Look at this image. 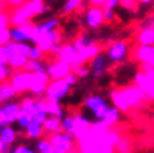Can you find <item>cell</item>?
<instances>
[{
    "instance_id": "cell-12",
    "label": "cell",
    "mask_w": 154,
    "mask_h": 153,
    "mask_svg": "<svg viewBox=\"0 0 154 153\" xmlns=\"http://www.w3.org/2000/svg\"><path fill=\"white\" fill-rule=\"evenodd\" d=\"M32 79H33L32 72H28L26 70H17L12 73L10 79V83L17 91V93H25L29 91Z\"/></svg>"
},
{
    "instance_id": "cell-41",
    "label": "cell",
    "mask_w": 154,
    "mask_h": 153,
    "mask_svg": "<svg viewBox=\"0 0 154 153\" xmlns=\"http://www.w3.org/2000/svg\"><path fill=\"white\" fill-rule=\"evenodd\" d=\"M5 124L4 121V115H3V104H0V127H3Z\"/></svg>"
},
{
    "instance_id": "cell-33",
    "label": "cell",
    "mask_w": 154,
    "mask_h": 153,
    "mask_svg": "<svg viewBox=\"0 0 154 153\" xmlns=\"http://www.w3.org/2000/svg\"><path fill=\"white\" fill-rule=\"evenodd\" d=\"M72 71L79 76V77H86L89 73V69H88V65H86L85 63H80L75 66H72Z\"/></svg>"
},
{
    "instance_id": "cell-10",
    "label": "cell",
    "mask_w": 154,
    "mask_h": 153,
    "mask_svg": "<svg viewBox=\"0 0 154 153\" xmlns=\"http://www.w3.org/2000/svg\"><path fill=\"white\" fill-rule=\"evenodd\" d=\"M10 41L17 43H33L34 36V26L32 23H22V25H11L9 27Z\"/></svg>"
},
{
    "instance_id": "cell-31",
    "label": "cell",
    "mask_w": 154,
    "mask_h": 153,
    "mask_svg": "<svg viewBox=\"0 0 154 153\" xmlns=\"http://www.w3.org/2000/svg\"><path fill=\"white\" fill-rule=\"evenodd\" d=\"M14 72H15V70L9 64H2L0 63V82L10 81Z\"/></svg>"
},
{
    "instance_id": "cell-24",
    "label": "cell",
    "mask_w": 154,
    "mask_h": 153,
    "mask_svg": "<svg viewBox=\"0 0 154 153\" xmlns=\"http://www.w3.org/2000/svg\"><path fill=\"white\" fill-rule=\"evenodd\" d=\"M60 124H61V131L67 132V133H76V115H70V114H65L64 117L60 118Z\"/></svg>"
},
{
    "instance_id": "cell-36",
    "label": "cell",
    "mask_w": 154,
    "mask_h": 153,
    "mask_svg": "<svg viewBox=\"0 0 154 153\" xmlns=\"http://www.w3.org/2000/svg\"><path fill=\"white\" fill-rule=\"evenodd\" d=\"M103 14H104V21L105 22H112L115 18H116V11L111 10V9H103Z\"/></svg>"
},
{
    "instance_id": "cell-19",
    "label": "cell",
    "mask_w": 154,
    "mask_h": 153,
    "mask_svg": "<svg viewBox=\"0 0 154 153\" xmlns=\"http://www.w3.org/2000/svg\"><path fill=\"white\" fill-rule=\"evenodd\" d=\"M136 82L141 88V91H143L152 99H154V76L152 73L138 75Z\"/></svg>"
},
{
    "instance_id": "cell-26",
    "label": "cell",
    "mask_w": 154,
    "mask_h": 153,
    "mask_svg": "<svg viewBox=\"0 0 154 153\" xmlns=\"http://www.w3.org/2000/svg\"><path fill=\"white\" fill-rule=\"evenodd\" d=\"M34 149L37 151V153H50L54 148L49 137H41L35 140Z\"/></svg>"
},
{
    "instance_id": "cell-35",
    "label": "cell",
    "mask_w": 154,
    "mask_h": 153,
    "mask_svg": "<svg viewBox=\"0 0 154 153\" xmlns=\"http://www.w3.org/2000/svg\"><path fill=\"white\" fill-rule=\"evenodd\" d=\"M79 76H77L73 71H71V72H69L65 77H64V80L66 81V83L67 85H70L71 87H73V86H76L77 85V82H79Z\"/></svg>"
},
{
    "instance_id": "cell-37",
    "label": "cell",
    "mask_w": 154,
    "mask_h": 153,
    "mask_svg": "<svg viewBox=\"0 0 154 153\" xmlns=\"http://www.w3.org/2000/svg\"><path fill=\"white\" fill-rule=\"evenodd\" d=\"M121 5V0H106L103 4V9H111L115 10Z\"/></svg>"
},
{
    "instance_id": "cell-4",
    "label": "cell",
    "mask_w": 154,
    "mask_h": 153,
    "mask_svg": "<svg viewBox=\"0 0 154 153\" xmlns=\"http://www.w3.org/2000/svg\"><path fill=\"white\" fill-rule=\"evenodd\" d=\"M43 6H44V0H27L23 5H21L14 11L11 16V23L12 25L28 23L33 17H35L41 12Z\"/></svg>"
},
{
    "instance_id": "cell-8",
    "label": "cell",
    "mask_w": 154,
    "mask_h": 153,
    "mask_svg": "<svg viewBox=\"0 0 154 153\" xmlns=\"http://www.w3.org/2000/svg\"><path fill=\"white\" fill-rule=\"evenodd\" d=\"M71 86L66 83V81L64 79H57V80H50L45 93H44V98L47 101L50 102H59L61 103V101L64 98H66L69 93L71 92Z\"/></svg>"
},
{
    "instance_id": "cell-14",
    "label": "cell",
    "mask_w": 154,
    "mask_h": 153,
    "mask_svg": "<svg viewBox=\"0 0 154 153\" xmlns=\"http://www.w3.org/2000/svg\"><path fill=\"white\" fill-rule=\"evenodd\" d=\"M57 56H59L60 60L67 63V64L71 65V66H75V65H77V64L85 61V60L82 59L81 54L79 53V50L76 49V47H75L72 43L64 45L63 49H61V52L59 53V55H57Z\"/></svg>"
},
{
    "instance_id": "cell-39",
    "label": "cell",
    "mask_w": 154,
    "mask_h": 153,
    "mask_svg": "<svg viewBox=\"0 0 154 153\" xmlns=\"http://www.w3.org/2000/svg\"><path fill=\"white\" fill-rule=\"evenodd\" d=\"M0 63L8 64V54H6L5 45H0Z\"/></svg>"
},
{
    "instance_id": "cell-1",
    "label": "cell",
    "mask_w": 154,
    "mask_h": 153,
    "mask_svg": "<svg viewBox=\"0 0 154 153\" xmlns=\"http://www.w3.org/2000/svg\"><path fill=\"white\" fill-rule=\"evenodd\" d=\"M81 114L89 120L91 125L95 126L114 124L120 118L118 107L111 105L110 101L99 93H93L86 97Z\"/></svg>"
},
{
    "instance_id": "cell-20",
    "label": "cell",
    "mask_w": 154,
    "mask_h": 153,
    "mask_svg": "<svg viewBox=\"0 0 154 153\" xmlns=\"http://www.w3.org/2000/svg\"><path fill=\"white\" fill-rule=\"evenodd\" d=\"M23 133L28 140H38L44 136V126L39 121L31 120L27 127L23 130Z\"/></svg>"
},
{
    "instance_id": "cell-43",
    "label": "cell",
    "mask_w": 154,
    "mask_h": 153,
    "mask_svg": "<svg viewBox=\"0 0 154 153\" xmlns=\"http://www.w3.org/2000/svg\"><path fill=\"white\" fill-rule=\"evenodd\" d=\"M91 2H92L94 5H99V6H100V5H103V4L106 2V0H91Z\"/></svg>"
},
{
    "instance_id": "cell-23",
    "label": "cell",
    "mask_w": 154,
    "mask_h": 153,
    "mask_svg": "<svg viewBox=\"0 0 154 153\" xmlns=\"http://www.w3.org/2000/svg\"><path fill=\"white\" fill-rule=\"evenodd\" d=\"M44 126V135H53V133L60 132L61 131V124H60V118L49 115L47 120L43 123Z\"/></svg>"
},
{
    "instance_id": "cell-7",
    "label": "cell",
    "mask_w": 154,
    "mask_h": 153,
    "mask_svg": "<svg viewBox=\"0 0 154 153\" xmlns=\"http://www.w3.org/2000/svg\"><path fill=\"white\" fill-rule=\"evenodd\" d=\"M105 53L112 65H119L128 60L130 54H131V48H130L128 42L124 39H118V41L111 42L106 47Z\"/></svg>"
},
{
    "instance_id": "cell-30",
    "label": "cell",
    "mask_w": 154,
    "mask_h": 153,
    "mask_svg": "<svg viewBox=\"0 0 154 153\" xmlns=\"http://www.w3.org/2000/svg\"><path fill=\"white\" fill-rule=\"evenodd\" d=\"M28 58L31 61H35V60H41L44 58V52L43 49L38 45V44H31L29 48V54H28Z\"/></svg>"
},
{
    "instance_id": "cell-5",
    "label": "cell",
    "mask_w": 154,
    "mask_h": 153,
    "mask_svg": "<svg viewBox=\"0 0 154 153\" xmlns=\"http://www.w3.org/2000/svg\"><path fill=\"white\" fill-rule=\"evenodd\" d=\"M103 8L99 5H91L87 9H83L81 15L77 17V21L80 22L82 28L87 31H94L99 28L104 22V14Z\"/></svg>"
},
{
    "instance_id": "cell-17",
    "label": "cell",
    "mask_w": 154,
    "mask_h": 153,
    "mask_svg": "<svg viewBox=\"0 0 154 153\" xmlns=\"http://www.w3.org/2000/svg\"><path fill=\"white\" fill-rule=\"evenodd\" d=\"M59 28H60V18L55 16H49L34 25V36L48 33L51 31H57Z\"/></svg>"
},
{
    "instance_id": "cell-6",
    "label": "cell",
    "mask_w": 154,
    "mask_h": 153,
    "mask_svg": "<svg viewBox=\"0 0 154 153\" xmlns=\"http://www.w3.org/2000/svg\"><path fill=\"white\" fill-rule=\"evenodd\" d=\"M138 75L140 73L136 63L125 61L118 65L116 72L114 73V82H116V85L120 87H127L132 82H136Z\"/></svg>"
},
{
    "instance_id": "cell-21",
    "label": "cell",
    "mask_w": 154,
    "mask_h": 153,
    "mask_svg": "<svg viewBox=\"0 0 154 153\" xmlns=\"http://www.w3.org/2000/svg\"><path fill=\"white\" fill-rule=\"evenodd\" d=\"M17 91L12 87L10 81L0 82V104H4L17 97Z\"/></svg>"
},
{
    "instance_id": "cell-22",
    "label": "cell",
    "mask_w": 154,
    "mask_h": 153,
    "mask_svg": "<svg viewBox=\"0 0 154 153\" xmlns=\"http://www.w3.org/2000/svg\"><path fill=\"white\" fill-rule=\"evenodd\" d=\"M48 66H49V63L47 60L41 59V60H35V61H28L27 65L25 66L23 70L28 71V72H32V73H38V75H47V71H48Z\"/></svg>"
},
{
    "instance_id": "cell-9",
    "label": "cell",
    "mask_w": 154,
    "mask_h": 153,
    "mask_svg": "<svg viewBox=\"0 0 154 153\" xmlns=\"http://www.w3.org/2000/svg\"><path fill=\"white\" fill-rule=\"evenodd\" d=\"M111 65L112 64L109 60L105 50H100L89 59V64H88L89 73L95 79H100L108 73Z\"/></svg>"
},
{
    "instance_id": "cell-27",
    "label": "cell",
    "mask_w": 154,
    "mask_h": 153,
    "mask_svg": "<svg viewBox=\"0 0 154 153\" xmlns=\"http://www.w3.org/2000/svg\"><path fill=\"white\" fill-rule=\"evenodd\" d=\"M47 108H48V111H49V115H54V117H57V118H61V117H64L66 114L65 109L63 108L61 103H59V102L47 101Z\"/></svg>"
},
{
    "instance_id": "cell-3",
    "label": "cell",
    "mask_w": 154,
    "mask_h": 153,
    "mask_svg": "<svg viewBox=\"0 0 154 153\" xmlns=\"http://www.w3.org/2000/svg\"><path fill=\"white\" fill-rule=\"evenodd\" d=\"M21 110L27 113L32 120L44 123L49 117L47 108V99L44 97H28L23 98L21 102Z\"/></svg>"
},
{
    "instance_id": "cell-38",
    "label": "cell",
    "mask_w": 154,
    "mask_h": 153,
    "mask_svg": "<svg viewBox=\"0 0 154 153\" xmlns=\"http://www.w3.org/2000/svg\"><path fill=\"white\" fill-rule=\"evenodd\" d=\"M140 27H141V30H144V28H152V27H154V17H153V16H149V17L144 18V20L140 23Z\"/></svg>"
},
{
    "instance_id": "cell-42",
    "label": "cell",
    "mask_w": 154,
    "mask_h": 153,
    "mask_svg": "<svg viewBox=\"0 0 154 153\" xmlns=\"http://www.w3.org/2000/svg\"><path fill=\"white\" fill-rule=\"evenodd\" d=\"M134 2H137L141 5H150L154 0H134Z\"/></svg>"
},
{
    "instance_id": "cell-44",
    "label": "cell",
    "mask_w": 154,
    "mask_h": 153,
    "mask_svg": "<svg viewBox=\"0 0 154 153\" xmlns=\"http://www.w3.org/2000/svg\"><path fill=\"white\" fill-rule=\"evenodd\" d=\"M8 2H10V3H14V4H21L23 0H8Z\"/></svg>"
},
{
    "instance_id": "cell-45",
    "label": "cell",
    "mask_w": 154,
    "mask_h": 153,
    "mask_svg": "<svg viewBox=\"0 0 154 153\" xmlns=\"http://www.w3.org/2000/svg\"><path fill=\"white\" fill-rule=\"evenodd\" d=\"M4 153H8V152H4ZM9 153H10V152H9Z\"/></svg>"
},
{
    "instance_id": "cell-25",
    "label": "cell",
    "mask_w": 154,
    "mask_h": 153,
    "mask_svg": "<svg viewBox=\"0 0 154 153\" xmlns=\"http://www.w3.org/2000/svg\"><path fill=\"white\" fill-rule=\"evenodd\" d=\"M138 43L142 45L154 44V27L141 30V33L138 34Z\"/></svg>"
},
{
    "instance_id": "cell-13",
    "label": "cell",
    "mask_w": 154,
    "mask_h": 153,
    "mask_svg": "<svg viewBox=\"0 0 154 153\" xmlns=\"http://www.w3.org/2000/svg\"><path fill=\"white\" fill-rule=\"evenodd\" d=\"M133 56L137 61L144 64L149 69L154 70V44L153 45H142L140 44L134 49Z\"/></svg>"
},
{
    "instance_id": "cell-15",
    "label": "cell",
    "mask_w": 154,
    "mask_h": 153,
    "mask_svg": "<svg viewBox=\"0 0 154 153\" xmlns=\"http://www.w3.org/2000/svg\"><path fill=\"white\" fill-rule=\"evenodd\" d=\"M21 113V103L12 99L3 104V115H4V121L6 125H14L17 117Z\"/></svg>"
},
{
    "instance_id": "cell-16",
    "label": "cell",
    "mask_w": 154,
    "mask_h": 153,
    "mask_svg": "<svg viewBox=\"0 0 154 153\" xmlns=\"http://www.w3.org/2000/svg\"><path fill=\"white\" fill-rule=\"evenodd\" d=\"M72 71V66L63 60H57L55 63H49L47 75L49 76L50 80H57V79H64L65 76Z\"/></svg>"
},
{
    "instance_id": "cell-32",
    "label": "cell",
    "mask_w": 154,
    "mask_h": 153,
    "mask_svg": "<svg viewBox=\"0 0 154 153\" xmlns=\"http://www.w3.org/2000/svg\"><path fill=\"white\" fill-rule=\"evenodd\" d=\"M10 153H37V151L34 149V147L27 146L25 143H20V145H14L10 149Z\"/></svg>"
},
{
    "instance_id": "cell-34",
    "label": "cell",
    "mask_w": 154,
    "mask_h": 153,
    "mask_svg": "<svg viewBox=\"0 0 154 153\" xmlns=\"http://www.w3.org/2000/svg\"><path fill=\"white\" fill-rule=\"evenodd\" d=\"M8 42H10L9 27H3L0 28V45H5Z\"/></svg>"
},
{
    "instance_id": "cell-11",
    "label": "cell",
    "mask_w": 154,
    "mask_h": 153,
    "mask_svg": "<svg viewBox=\"0 0 154 153\" xmlns=\"http://www.w3.org/2000/svg\"><path fill=\"white\" fill-rule=\"evenodd\" d=\"M49 139H50L53 148L55 151L60 152V153H70L73 147L75 140H76V133L75 132L67 133V132L60 131V132L50 135Z\"/></svg>"
},
{
    "instance_id": "cell-18",
    "label": "cell",
    "mask_w": 154,
    "mask_h": 153,
    "mask_svg": "<svg viewBox=\"0 0 154 153\" xmlns=\"http://www.w3.org/2000/svg\"><path fill=\"white\" fill-rule=\"evenodd\" d=\"M18 130L16 129L15 125H4L0 127V140H2L5 145L12 147L18 137Z\"/></svg>"
},
{
    "instance_id": "cell-40",
    "label": "cell",
    "mask_w": 154,
    "mask_h": 153,
    "mask_svg": "<svg viewBox=\"0 0 154 153\" xmlns=\"http://www.w3.org/2000/svg\"><path fill=\"white\" fill-rule=\"evenodd\" d=\"M10 149H11V147L10 146H8V145H5L2 140H0V153H4V152H10Z\"/></svg>"
},
{
    "instance_id": "cell-29",
    "label": "cell",
    "mask_w": 154,
    "mask_h": 153,
    "mask_svg": "<svg viewBox=\"0 0 154 153\" xmlns=\"http://www.w3.org/2000/svg\"><path fill=\"white\" fill-rule=\"evenodd\" d=\"M31 120H32V119H31V117L28 115V114L21 110L20 115L17 117V119H16V121H15L14 125L16 126V129H18V131H23V130L27 127V125L29 124Z\"/></svg>"
},
{
    "instance_id": "cell-28",
    "label": "cell",
    "mask_w": 154,
    "mask_h": 153,
    "mask_svg": "<svg viewBox=\"0 0 154 153\" xmlns=\"http://www.w3.org/2000/svg\"><path fill=\"white\" fill-rule=\"evenodd\" d=\"M79 8H81V0H65V3L60 9V14L69 15Z\"/></svg>"
},
{
    "instance_id": "cell-2",
    "label": "cell",
    "mask_w": 154,
    "mask_h": 153,
    "mask_svg": "<svg viewBox=\"0 0 154 153\" xmlns=\"http://www.w3.org/2000/svg\"><path fill=\"white\" fill-rule=\"evenodd\" d=\"M29 43H17V42H8L5 44L6 54H8V64L15 70H23L27 63L29 61Z\"/></svg>"
}]
</instances>
